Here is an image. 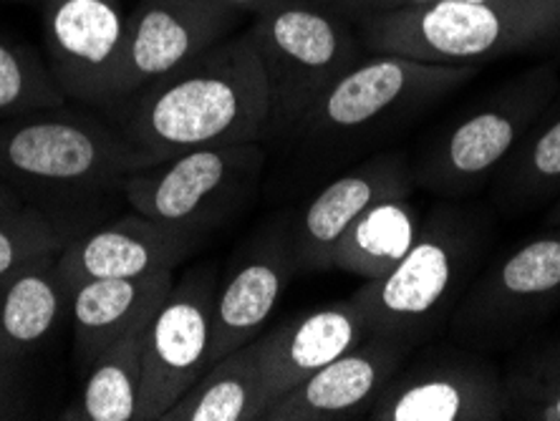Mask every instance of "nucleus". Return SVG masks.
<instances>
[{
	"label": "nucleus",
	"mask_w": 560,
	"mask_h": 421,
	"mask_svg": "<svg viewBox=\"0 0 560 421\" xmlns=\"http://www.w3.org/2000/svg\"><path fill=\"white\" fill-rule=\"evenodd\" d=\"M268 84L248 31L156 81L117 112L121 135L152 162L200 147L260 142L268 129Z\"/></svg>",
	"instance_id": "1"
},
{
	"label": "nucleus",
	"mask_w": 560,
	"mask_h": 421,
	"mask_svg": "<svg viewBox=\"0 0 560 421\" xmlns=\"http://www.w3.org/2000/svg\"><path fill=\"white\" fill-rule=\"evenodd\" d=\"M372 54L480 66L560 38V0H436L409 3L361 23Z\"/></svg>",
	"instance_id": "2"
},
{
	"label": "nucleus",
	"mask_w": 560,
	"mask_h": 421,
	"mask_svg": "<svg viewBox=\"0 0 560 421\" xmlns=\"http://www.w3.org/2000/svg\"><path fill=\"white\" fill-rule=\"evenodd\" d=\"M488 230L472 212L436 208L424 214L417 243L389 272L366 280L351 301L372 334L392 336L411 349L447 326L459 295L475 276Z\"/></svg>",
	"instance_id": "3"
},
{
	"label": "nucleus",
	"mask_w": 560,
	"mask_h": 421,
	"mask_svg": "<svg viewBox=\"0 0 560 421\" xmlns=\"http://www.w3.org/2000/svg\"><path fill=\"white\" fill-rule=\"evenodd\" d=\"M152 156L92 114L63 106L0 124V179L23 195L66 202L121 189Z\"/></svg>",
	"instance_id": "4"
},
{
	"label": "nucleus",
	"mask_w": 560,
	"mask_h": 421,
	"mask_svg": "<svg viewBox=\"0 0 560 421\" xmlns=\"http://www.w3.org/2000/svg\"><path fill=\"white\" fill-rule=\"evenodd\" d=\"M480 66H450L372 54L336 79L301 119L293 139L313 150L359 144L419 117L452 91L469 84Z\"/></svg>",
	"instance_id": "5"
},
{
	"label": "nucleus",
	"mask_w": 560,
	"mask_h": 421,
	"mask_svg": "<svg viewBox=\"0 0 560 421\" xmlns=\"http://www.w3.org/2000/svg\"><path fill=\"white\" fill-rule=\"evenodd\" d=\"M245 31L266 71V137H293L311 104L366 54L353 23L308 0H280Z\"/></svg>",
	"instance_id": "6"
},
{
	"label": "nucleus",
	"mask_w": 560,
	"mask_h": 421,
	"mask_svg": "<svg viewBox=\"0 0 560 421\" xmlns=\"http://www.w3.org/2000/svg\"><path fill=\"white\" fill-rule=\"evenodd\" d=\"M558 89L553 66H533L492 89L422 147L415 162L417 185L444 200L475 195L498 175Z\"/></svg>",
	"instance_id": "7"
},
{
	"label": "nucleus",
	"mask_w": 560,
	"mask_h": 421,
	"mask_svg": "<svg viewBox=\"0 0 560 421\" xmlns=\"http://www.w3.org/2000/svg\"><path fill=\"white\" fill-rule=\"evenodd\" d=\"M262 169L260 142L200 147L131 172L121 192L135 212L202 241L250 208Z\"/></svg>",
	"instance_id": "8"
},
{
	"label": "nucleus",
	"mask_w": 560,
	"mask_h": 421,
	"mask_svg": "<svg viewBox=\"0 0 560 421\" xmlns=\"http://www.w3.org/2000/svg\"><path fill=\"white\" fill-rule=\"evenodd\" d=\"M560 305V225L513 247L469 280L447 320L469 349H508Z\"/></svg>",
	"instance_id": "9"
},
{
	"label": "nucleus",
	"mask_w": 560,
	"mask_h": 421,
	"mask_svg": "<svg viewBox=\"0 0 560 421\" xmlns=\"http://www.w3.org/2000/svg\"><path fill=\"white\" fill-rule=\"evenodd\" d=\"M218 283L212 266L185 272L144 326L139 421H162L208 371Z\"/></svg>",
	"instance_id": "10"
},
{
	"label": "nucleus",
	"mask_w": 560,
	"mask_h": 421,
	"mask_svg": "<svg viewBox=\"0 0 560 421\" xmlns=\"http://www.w3.org/2000/svg\"><path fill=\"white\" fill-rule=\"evenodd\" d=\"M243 19V13L215 0H139L127 15L125 51L109 114L233 36Z\"/></svg>",
	"instance_id": "11"
},
{
	"label": "nucleus",
	"mask_w": 560,
	"mask_h": 421,
	"mask_svg": "<svg viewBox=\"0 0 560 421\" xmlns=\"http://www.w3.org/2000/svg\"><path fill=\"white\" fill-rule=\"evenodd\" d=\"M374 421H500L505 419L502 376L480 353L430 349L397 369L374 407Z\"/></svg>",
	"instance_id": "12"
},
{
	"label": "nucleus",
	"mask_w": 560,
	"mask_h": 421,
	"mask_svg": "<svg viewBox=\"0 0 560 421\" xmlns=\"http://www.w3.org/2000/svg\"><path fill=\"white\" fill-rule=\"evenodd\" d=\"M299 272L293 212H278L237 247L225 278L218 283L208 369L262 334Z\"/></svg>",
	"instance_id": "13"
},
{
	"label": "nucleus",
	"mask_w": 560,
	"mask_h": 421,
	"mask_svg": "<svg viewBox=\"0 0 560 421\" xmlns=\"http://www.w3.org/2000/svg\"><path fill=\"white\" fill-rule=\"evenodd\" d=\"M48 69L66 98L112 112L114 81L125 51L121 0H38Z\"/></svg>",
	"instance_id": "14"
},
{
	"label": "nucleus",
	"mask_w": 560,
	"mask_h": 421,
	"mask_svg": "<svg viewBox=\"0 0 560 421\" xmlns=\"http://www.w3.org/2000/svg\"><path fill=\"white\" fill-rule=\"evenodd\" d=\"M417 187L415 162L405 152H384L318 189L293 212V241L301 272L334 270L336 247L349 227L372 204L386 197H405Z\"/></svg>",
	"instance_id": "15"
},
{
	"label": "nucleus",
	"mask_w": 560,
	"mask_h": 421,
	"mask_svg": "<svg viewBox=\"0 0 560 421\" xmlns=\"http://www.w3.org/2000/svg\"><path fill=\"white\" fill-rule=\"evenodd\" d=\"M411 346L392 336H366L293 389L276 396L260 421H339L369 417L378 391L411 356Z\"/></svg>",
	"instance_id": "16"
},
{
	"label": "nucleus",
	"mask_w": 560,
	"mask_h": 421,
	"mask_svg": "<svg viewBox=\"0 0 560 421\" xmlns=\"http://www.w3.org/2000/svg\"><path fill=\"white\" fill-rule=\"evenodd\" d=\"M200 243L135 212L86 235H73L59 253V272L71 293L86 280L142 278L175 270Z\"/></svg>",
	"instance_id": "17"
},
{
	"label": "nucleus",
	"mask_w": 560,
	"mask_h": 421,
	"mask_svg": "<svg viewBox=\"0 0 560 421\" xmlns=\"http://www.w3.org/2000/svg\"><path fill=\"white\" fill-rule=\"evenodd\" d=\"M372 336L364 313L351 299L318 305L268 334H260L268 399L293 389L326 363ZM268 401V404H270Z\"/></svg>",
	"instance_id": "18"
},
{
	"label": "nucleus",
	"mask_w": 560,
	"mask_h": 421,
	"mask_svg": "<svg viewBox=\"0 0 560 421\" xmlns=\"http://www.w3.org/2000/svg\"><path fill=\"white\" fill-rule=\"evenodd\" d=\"M175 270L142 278L86 280L69 295L73 320V346L81 363H92L98 353L127 334L144 328L167 299Z\"/></svg>",
	"instance_id": "19"
},
{
	"label": "nucleus",
	"mask_w": 560,
	"mask_h": 421,
	"mask_svg": "<svg viewBox=\"0 0 560 421\" xmlns=\"http://www.w3.org/2000/svg\"><path fill=\"white\" fill-rule=\"evenodd\" d=\"M59 255L0 278V361L23 359L56 331L69 308Z\"/></svg>",
	"instance_id": "20"
},
{
	"label": "nucleus",
	"mask_w": 560,
	"mask_h": 421,
	"mask_svg": "<svg viewBox=\"0 0 560 421\" xmlns=\"http://www.w3.org/2000/svg\"><path fill=\"white\" fill-rule=\"evenodd\" d=\"M268 401L258 336L212 363L162 421H260Z\"/></svg>",
	"instance_id": "21"
},
{
	"label": "nucleus",
	"mask_w": 560,
	"mask_h": 421,
	"mask_svg": "<svg viewBox=\"0 0 560 421\" xmlns=\"http://www.w3.org/2000/svg\"><path fill=\"white\" fill-rule=\"evenodd\" d=\"M422 225L424 212L409 200V195L386 197L349 227L336 247L334 270L361 280L382 278L411 250Z\"/></svg>",
	"instance_id": "22"
},
{
	"label": "nucleus",
	"mask_w": 560,
	"mask_h": 421,
	"mask_svg": "<svg viewBox=\"0 0 560 421\" xmlns=\"http://www.w3.org/2000/svg\"><path fill=\"white\" fill-rule=\"evenodd\" d=\"M495 195L508 212L538 210L560 195V89L498 169Z\"/></svg>",
	"instance_id": "23"
},
{
	"label": "nucleus",
	"mask_w": 560,
	"mask_h": 421,
	"mask_svg": "<svg viewBox=\"0 0 560 421\" xmlns=\"http://www.w3.org/2000/svg\"><path fill=\"white\" fill-rule=\"evenodd\" d=\"M144 328L127 334L89 363V374L61 419L69 421H139Z\"/></svg>",
	"instance_id": "24"
},
{
	"label": "nucleus",
	"mask_w": 560,
	"mask_h": 421,
	"mask_svg": "<svg viewBox=\"0 0 560 421\" xmlns=\"http://www.w3.org/2000/svg\"><path fill=\"white\" fill-rule=\"evenodd\" d=\"M505 419L560 421V338L521 353L502 374Z\"/></svg>",
	"instance_id": "25"
},
{
	"label": "nucleus",
	"mask_w": 560,
	"mask_h": 421,
	"mask_svg": "<svg viewBox=\"0 0 560 421\" xmlns=\"http://www.w3.org/2000/svg\"><path fill=\"white\" fill-rule=\"evenodd\" d=\"M66 94L36 48L0 36V121L63 106Z\"/></svg>",
	"instance_id": "26"
},
{
	"label": "nucleus",
	"mask_w": 560,
	"mask_h": 421,
	"mask_svg": "<svg viewBox=\"0 0 560 421\" xmlns=\"http://www.w3.org/2000/svg\"><path fill=\"white\" fill-rule=\"evenodd\" d=\"M71 241V227L38 204L0 212V278L48 255H59Z\"/></svg>",
	"instance_id": "27"
},
{
	"label": "nucleus",
	"mask_w": 560,
	"mask_h": 421,
	"mask_svg": "<svg viewBox=\"0 0 560 421\" xmlns=\"http://www.w3.org/2000/svg\"><path fill=\"white\" fill-rule=\"evenodd\" d=\"M308 3L341 15V19L353 23V26H361V23L372 21L376 15H384L407 5V0H308Z\"/></svg>",
	"instance_id": "28"
},
{
	"label": "nucleus",
	"mask_w": 560,
	"mask_h": 421,
	"mask_svg": "<svg viewBox=\"0 0 560 421\" xmlns=\"http://www.w3.org/2000/svg\"><path fill=\"white\" fill-rule=\"evenodd\" d=\"M215 3L233 8V11L243 15H258L262 11H268V8H273L276 3H280V0H215Z\"/></svg>",
	"instance_id": "29"
},
{
	"label": "nucleus",
	"mask_w": 560,
	"mask_h": 421,
	"mask_svg": "<svg viewBox=\"0 0 560 421\" xmlns=\"http://www.w3.org/2000/svg\"><path fill=\"white\" fill-rule=\"evenodd\" d=\"M19 204H23V197H21L19 189L0 179V212L19 208Z\"/></svg>",
	"instance_id": "30"
},
{
	"label": "nucleus",
	"mask_w": 560,
	"mask_h": 421,
	"mask_svg": "<svg viewBox=\"0 0 560 421\" xmlns=\"http://www.w3.org/2000/svg\"><path fill=\"white\" fill-rule=\"evenodd\" d=\"M546 225H548V227H558V225H560V195L556 197L553 204H550L548 218H546Z\"/></svg>",
	"instance_id": "31"
},
{
	"label": "nucleus",
	"mask_w": 560,
	"mask_h": 421,
	"mask_svg": "<svg viewBox=\"0 0 560 421\" xmlns=\"http://www.w3.org/2000/svg\"><path fill=\"white\" fill-rule=\"evenodd\" d=\"M0 3H33V0H0Z\"/></svg>",
	"instance_id": "32"
},
{
	"label": "nucleus",
	"mask_w": 560,
	"mask_h": 421,
	"mask_svg": "<svg viewBox=\"0 0 560 421\" xmlns=\"http://www.w3.org/2000/svg\"><path fill=\"white\" fill-rule=\"evenodd\" d=\"M409 3H436V0H407V5Z\"/></svg>",
	"instance_id": "33"
}]
</instances>
